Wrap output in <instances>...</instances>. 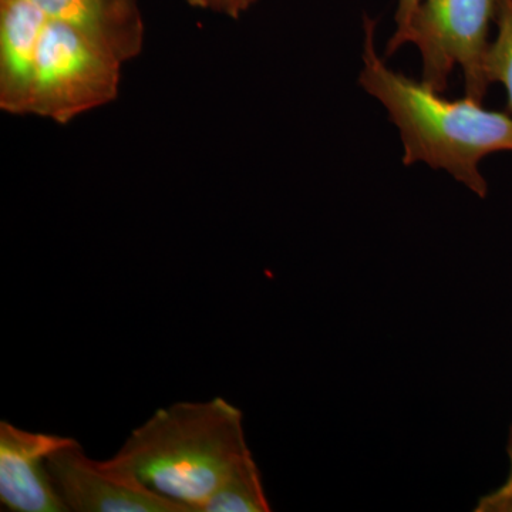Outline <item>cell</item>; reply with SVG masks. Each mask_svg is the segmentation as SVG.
<instances>
[{
  "label": "cell",
  "mask_w": 512,
  "mask_h": 512,
  "mask_svg": "<svg viewBox=\"0 0 512 512\" xmlns=\"http://www.w3.org/2000/svg\"><path fill=\"white\" fill-rule=\"evenodd\" d=\"M47 20L33 0H0V109L5 113L30 114Z\"/></svg>",
  "instance_id": "cell-7"
},
{
  "label": "cell",
  "mask_w": 512,
  "mask_h": 512,
  "mask_svg": "<svg viewBox=\"0 0 512 512\" xmlns=\"http://www.w3.org/2000/svg\"><path fill=\"white\" fill-rule=\"evenodd\" d=\"M268 511H271V505L266 498L261 473L252 453L241 458L231 468L201 508V512Z\"/></svg>",
  "instance_id": "cell-9"
},
{
  "label": "cell",
  "mask_w": 512,
  "mask_h": 512,
  "mask_svg": "<svg viewBox=\"0 0 512 512\" xmlns=\"http://www.w3.org/2000/svg\"><path fill=\"white\" fill-rule=\"evenodd\" d=\"M249 453L244 414L215 397L161 407L103 461L201 512L222 478Z\"/></svg>",
  "instance_id": "cell-2"
},
{
  "label": "cell",
  "mask_w": 512,
  "mask_h": 512,
  "mask_svg": "<svg viewBox=\"0 0 512 512\" xmlns=\"http://www.w3.org/2000/svg\"><path fill=\"white\" fill-rule=\"evenodd\" d=\"M363 67L359 84L383 104L399 128L403 164L424 163L447 171L480 198L488 184L480 163L490 154L512 151V114L484 109L468 99L447 100L427 84L394 72L376 49V22L365 16Z\"/></svg>",
  "instance_id": "cell-1"
},
{
  "label": "cell",
  "mask_w": 512,
  "mask_h": 512,
  "mask_svg": "<svg viewBox=\"0 0 512 512\" xmlns=\"http://www.w3.org/2000/svg\"><path fill=\"white\" fill-rule=\"evenodd\" d=\"M47 471L67 511L191 512L136 477L87 456L76 439L47 457Z\"/></svg>",
  "instance_id": "cell-5"
},
{
  "label": "cell",
  "mask_w": 512,
  "mask_h": 512,
  "mask_svg": "<svg viewBox=\"0 0 512 512\" xmlns=\"http://www.w3.org/2000/svg\"><path fill=\"white\" fill-rule=\"evenodd\" d=\"M497 36L491 40L485 59V72L490 84H503L507 92V109L512 114V0H498Z\"/></svg>",
  "instance_id": "cell-10"
},
{
  "label": "cell",
  "mask_w": 512,
  "mask_h": 512,
  "mask_svg": "<svg viewBox=\"0 0 512 512\" xmlns=\"http://www.w3.org/2000/svg\"><path fill=\"white\" fill-rule=\"evenodd\" d=\"M73 437L0 421V501L13 512H67L47 471V457Z\"/></svg>",
  "instance_id": "cell-6"
},
{
  "label": "cell",
  "mask_w": 512,
  "mask_h": 512,
  "mask_svg": "<svg viewBox=\"0 0 512 512\" xmlns=\"http://www.w3.org/2000/svg\"><path fill=\"white\" fill-rule=\"evenodd\" d=\"M497 8L498 0H423L406 32L387 43L386 56L404 45L417 46L423 60L421 82L441 94L460 67L466 97L483 104L491 86L485 59Z\"/></svg>",
  "instance_id": "cell-3"
},
{
  "label": "cell",
  "mask_w": 512,
  "mask_h": 512,
  "mask_svg": "<svg viewBox=\"0 0 512 512\" xmlns=\"http://www.w3.org/2000/svg\"><path fill=\"white\" fill-rule=\"evenodd\" d=\"M185 2L194 8L210 9V0H185Z\"/></svg>",
  "instance_id": "cell-14"
},
{
  "label": "cell",
  "mask_w": 512,
  "mask_h": 512,
  "mask_svg": "<svg viewBox=\"0 0 512 512\" xmlns=\"http://www.w3.org/2000/svg\"><path fill=\"white\" fill-rule=\"evenodd\" d=\"M508 454H510V476L507 481L501 485L494 493L484 495L478 501L477 512H512V431L510 437V446H508Z\"/></svg>",
  "instance_id": "cell-11"
},
{
  "label": "cell",
  "mask_w": 512,
  "mask_h": 512,
  "mask_svg": "<svg viewBox=\"0 0 512 512\" xmlns=\"http://www.w3.org/2000/svg\"><path fill=\"white\" fill-rule=\"evenodd\" d=\"M421 2H423V0H397V9L396 13H394L396 32H394L390 40L397 39V37L402 36L403 33L406 32Z\"/></svg>",
  "instance_id": "cell-12"
},
{
  "label": "cell",
  "mask_w": 512,
  "mask_h": 512,
  "mask_svg": "<svg viewBox=\"0 0 512 512\" xmlns=\"http://www.w3.org/2000/svg\"><path fill=\"white\" fill-rule=\"evenodd\" d=\"M258 0H210V9L224 13L232 19H238Z\"/></svg>",
  "instance_id": "cell-13"
},
{
  "label": "cell",
  "mask_w": 512,
  "mask_h": 512,
  "mask_svg": "<svg viewBox=\"0 0 512 512\" xmlns=\"http://www.w3.org/2000/svg\"><path fill=\"white\" fill-rule=\"evenodd\" d=\"M123 63L83 32L47 20L30 114L67 124L119 96Z\"/></svg>",
  "instance_id": "cell-4"
},
{
  "label": "cell",
  "mask_w": 512,
  "mask_h": 512,
  "mask_svg": "<svg viewBox=\"0 0 512 512\" xmlns=\"http://www.w3.org/2000/svg\"><path fill=\"white\" fill-rule=\"evenodd\" d=\"M47 18L73 26L121 63L144 46V22L137 0H33Z\"/></svg>",
  "instance_id": "cell-8"
}]
</instances>
